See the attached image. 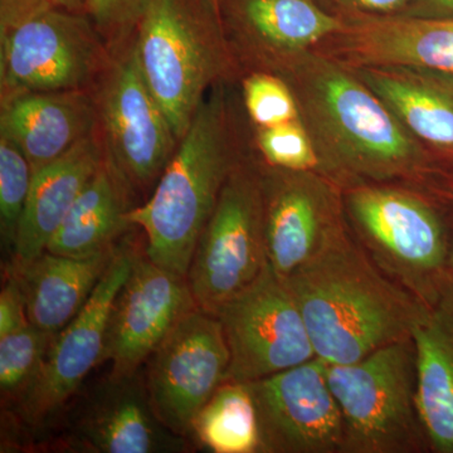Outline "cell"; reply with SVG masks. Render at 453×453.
Listing matches in <instances>:
<instances>
[{
	"mask_svg": "<svg viewBox=\"0 0 453 453\" xmlns=\"http://www.w3.org/2000/svg\"><path fill=\"white\" fill-rule=\"evenodd\" d=\"M296 101L319 173L344 188L422 183L440 160L414 139L348 65L303 50L273 65Z\"/></svg>",
	"mask_w": 453,
	"mask_h": 453,
	"instance_id": "1",
	"label": "cell"
},
{
	"mask_svg": "<svg viewBox=\"0 0 453 453\" xmlns=\"http://www.w3.org/2000/svg\"><path fill=\"white\" fill-rule=\"evenodd\" d=\"M283 281L327 365H350L412 336L432 311L380 271L350 228Z\"/></svg>",
	"mask_w": 453,
	"mask_h": 453,
	"instance_id": "2",
	"label": "cell"
},
{
	"mask_svg": "<svg viewBox=\"0 0 453 453\" xmlns=\"http://www.w3.org/2000/svg\"><path fill=\"white\" fill-rule=\"evenodd\" d=\"M226 83L208 92L153 193L127 214L145 234V255L187 276L226 179L242 159V140Z\"/></svg>",
	"mask_w": 453,
	"mask_h": 453,
	"instance_id": "3",
	"label": "cell"
},
{
	"mask_svg": "<svg viewBox=\"0 0 453 453\" xmlns=\"http://www.w3.org/2000/svg\"><path fill=\"white\" fill-rule=\"evenodd\" d=\"M133 46L178 140L211 88L240 71L219 13L208 0H149Z\"/></svg>",
	"mask_w": 453,
	"mask_h": 453,
	"instance_id": "4",
	"label": "cell"
},
{
	"mask_svg": "<svg viewBox=\"0 0 453 453\" xmlns=\"http://www.w3.org/2000/svg\"><path fill=\"white\" fill-rule=\"evenodd\" d=\"M351 234L390 280L431 308L449 266L442 219L418 190L363 183L342 189Z\"/></svg>",
	"mask_w": 453,
	"mask_h": 453,
	"instance_id": "5",
	"label": "cell"
},
{
	"mask_svg": "<svg viewBox=\"0 0 453 453\" xmlns=\"http://www.w3.org/2000/svg\"><path fill=\"white\" fill-rule=\"evenodd\" d=\"M345 426V452L421 451L427 442L417 408V362L412 336L350 365H327Z\"/></svg>",
	"mask_w": 453,
	"mask_h": 453,
	"instance_id": "6",
	"label": "cell"
},
{
	"mask_svg": "<svg viewBox=\"0 0 453 453\" xmlns=\"http://www.w3.org/2000/svg\"><path fill=\"white\" fill-rule=\"evenodd\" d=\"M267 265L262 164L246 153L223 184L188 271L196 305L217 315Z\"/></svg>",
	"mask_w": 453,
	"mask_h": 453,
	"instance_id": "7",
	"label": "cell"
},
{
	"mask_svg": "<svg viewBox=\"0 0 453 453\" xmlns=\"http://www.w3.org/2000/svg\"><path fill=\"white\" fill-rule=\"evenodd\" d=\"M2 38V104L35 92L94 91L112 55L88 14L57 7Z\"/></svg>",
	"mask_w": 453,
	"mask_h": 453,
	"instance_id": "8",
	"label": "cell"
},
{
	"mask_svg": "<svg viewBox=\"0 0 453 453\" xmlns=\"http://www.w3.org/2000/svg\"><path fill=\"white\" fill-rule=\"evenodd\" d=\"M107 154L134 193L154 189L179 140L146 85L133 43L112 56L94 88Z\"/></svg>",
	"mask_w": 453,
	"mask_h": 453,
	"instance_id": "9",
	"label": "cell"
},
{
	"mask_svg": "<svg viewBox=\"0 0 453 453\" xmlns=\"http://www.w3.org/2000/svg\"><path fill=\"white\" fill-rule=\"evenodd\" d=\"M217 316L231 354L228 380H264L318 357L296 301L268 265Z\"/></svg>",
	"mask_w": 453,
	"mask_h": 453,
	"instance_id": "10",
	"label": "cell"
},
{
	"mask_svg": "<svg viewBox=\"0 0 453 453\" xmlns=\"http://www.w3.org/2000/svg\"><path fill=\"white\" fill-rule=\"evenodd\" d=\"M146 365L144 384L154 413L173 434L190 437L196 414L228 380L231 354L219 316L193 310Z\"/></svg>",
	"mask_w": 453,
	"mask_h": 453,
	"instance_id": "11",
	"label": "cell"
},
{
	"mask_svg": "<svg viewBox=\"0 0 453 453\" xmlns=\"http://www.w3.org/2000/svg\"><path fill=\"white\" fill-rule=\"evenodd\" d=\"M262 187L268 266L282 280L349 228L342 188L321 173L262 163Z\"/></svg>",
	"mask_w": 453,
	"mask_h": 453,
	"instance_id": "12",
	"label": "cell"
},
{
	"mask_svg": "<svg viewBox=\"0 0 453 453\" xmlns=\"http://www.w3.org/2000/svg\"><path fill=\"white\" fill-rule=\"evenodd\" d=\"M140 253L129 242L118 244L111 265L79 315L53 336L37 377L18 412L31 426H43L76 395L83 381L104 362L107 326L113 303Z\"/></svg>",
	"mask_w": 453,
	"mask_h": 453,
	"instance_id": "13",
	"label": "cell"
},
{
	"mask_svg": "<svg viewBox=\"0 0 453 453\" xmlns=\"http://www.w3.org/2000/svg\"><path fill=\"white\" fill-rule=\"evenodd\" d=\"M257 408L262 451L345 452L342 411L326 377V362L315 357L249 381Z\"/></svg>",
	"mask_w": 453,
	"mask_h": 453,
	"instance_id": "14",
	"label": "cell"
},
{
	"mask_svg": "<svg viewBox=\"0 0 453 453\" xmlns=\"http://www.w3.org/2000/svg\"><path fill=\"white\" fill-rule=\"evenodd\" d=\"M198 308L188 277L154 264L140 252L113 303L107 326L104 362L110 378L138 372L163 340Z\"/></svg>",
	"mask_w": 453,
	"mask_h": 453,
	"instance_id": "15",
	"label": "cell"
},
{
	"mask_svg": "<svg viewBox=\"0 0 453 453\" xmlns=\"http://www.w3.org/2000/svg\"><path fill=\"white\" fill-rule=\"evenodd\" d=\"M219 18L232 53L246 73H268L344 26L342 18L315 0H219Z\"/></svg>",
	"mask_w": 453,
	"mask_h": 453,
	"instance_id": "16",
	"label": "cell"
},
{
	"mask_svg": "<svg viewBox=\"0 0 453 453\" xmlns=\"http://www.w3.org/2000/svg\"><path fill=\"white\" fill-rule=\"evenodd\" d=\"M311 50L348 67L407 65L453 73V19L408 16L344 18Z\"/></svg>",
	"mask_w": 453,
	"mask_h": 453,
	"instance_id": "17",
	"label": "cell"
},
{
	"mask_svg": "<svg viewBox=\"0 0 453 453\" xmlns=\"http://www.w3.org/2000/svg\"><path fill=\"white\" fill-rule=\"evenodd\" d=\"M350 68L429 153L453 162V73L407 65Z\"/></svg>",
	"mask_w": 453,
	"mask_h": 453,
	"instance_id": "18",
	"label": "cell"
},
{
	"mask_svg": "<svg viewBox=\"0 0 453 453\" xmlns=\"http://www.w3.org/2000/svg\"><path fill=\"white\" fill-rule=\"evenodd\" d=\"M98 127L94 91L35 92L2 104L0 134L22 149L33 174Z\"/></svg>",
	"mask_w": 453,
	"mask_h": 453,
	"instance_id": "19",
	"label": "cell"
},
{
	"mask_svg": "<svg viewBox=\"0 0 453 453\" xmlns=\"http://www.w3.org/2000/svg\"><path fill=\"white\" fill-rule=\"evenodd\" d=\"M107 155L100 127L55 162L33 174L18 228L13 266H22L47 250L73 203Z\"/></svg>",
	"mask_w": 453,
	"mask_h": 453,
	"instance_id": "20",
	"label": "cell"
},
{
	"mask_svg": "<svg viewBox=\"0 0 453 453\" xmlns=\"http://www.w3.org/2000/svg\"><path fill=\"white\" fill-rule=\"evenodd\" d=\"M138 372L122 380L110 378L89 404L76 428L82 451L97 453H157L181 451L183 437L157 418Z\"/></svg>",
	"mask_w": 453,
	"mask_h": 453,
	"instance_id": "21",
	"label": "cell"
},
{
	"mask_svg": "<svg viewBox=\"0 0 453 453\" xmlns=\"http://www.w3.org/2000/svg\"><path fill=\"white\" fill-rule=\"evenodd\" d=\"M118 246L88 258L44 251L22 266H13L33 326L56 335L79 315L105 275Z\"/></svg>",
	"mask_w": 453,
	"mask_h": 453,
	"instance_id": "22",
	"label": "cell"
},
{
	"mask_svg": "<svg viewBox=\"0 0 453 453\" xmlns=\"http://www.w3.org/2000/svg\"><path fill=\"white\" fill-rule=\"evenodd\" d=\"M130 184L107 154L88 183L80 193L47 252L65 257L88 258L118 246L130 226Z\"/></svg>",
	"mask_w": 453,
	"mask_h": 453,
	"instance_id": "23",
	"label": "cell"
},
{
	"mask_svg": "<svg viewBox=\"0 0 453 453\" xmlns=\"http://www.w3.org/2000/svg\"><path fill=\"white\" fill-rule=\"evenodd\" d=\"M417 362L416 401L428 446L453 453V325L440 312L412 332Z\"/></svg>",
	"mask_w": 453,
	"mask_h": 453,
	"instance_id": "24",
	"label": "cell"
},
{
	"mask_svg": "<svg viewBox=\"0 0 453 453\" xmlns=\"http://www.w3.org/2000/svg\"><path fill=\"white\" fill-rule=\"evenodd\" d=\"M190 437L214 453L262 451L257 408L246 381L226 380L196 414Z\"/></svg>",
	"mask_w": 453,
	"mask_h": 453,
	"instance_id": "25",
	"label": "cell"
},
{
	"mask_svg": "<svg viewBox=\"0 0 453 453\" xmlns=\"http://www.w3.org/2000/svg\"><path fill=\"white\" fill-rule=\"evenodd\" d=\"M53 336L28 325L0 338V390L3 398L19 401L37 377Z\"/></svg>",
	"mask_w": 453,
	"mask_h": 453,
	"instance_id": "26",
	"label": "cell"
},
{
	"mask_svg": "<svg viewBox=\"0 0 453 453\" xmlns=\"http://www.w3.org/2000/svg\"><path fill=\"white\" fill-rule=\"evenodd\" d=\"M32 179V166L22 149L0 134V229L3 243L12 252Z\"/></svg>",
	"mask_w": 453,
	"mask_h": 453,
	"instance_id": "27",
	"label": "cell"
},
{
	"mask_svg": "<svg viewBox=\"0 0 453 453\" xmlns=\"http://www.w3.org/2000/svg\"><path fill=\"white\" fill-rule=\"evenodd\" d=\"M242 95L247 115L256 127H275L299 119L291 88L275 73H247L242 81Z\"/></svg>",
	"mask_w": 453,
	"mask_h": 453,
	"instance_id": "28",
	"label": "cell"
},
{
	"mask_svg": "<svg viewBox=\"0 0 453 453\" xmlns=\"http://www.w3.org/2000/svg\"><path fill=\"white\" fill-rule=\"evenodd\" d=\"M255 142L267 165L319 172L314 145L300 119L275 127H256Z\"/></svg>",
	"mask_w": 453,
	"mask_h": 453,
	"instance_id": "29",
	"label": "cell"
},
{
	"mask_svg": "<svg viewBox=\"0 0 453 453\" xmlns=\"http://www.w3.org/2000/svg\"><path fill=\"white\" fill-rule=\"evenodd\" d=\"M149 0H86V14L111 55L133 43Z\"/></svg>",
	"mask_w": 453,
	"mask_h": 453,
	"instance_id": "30",
	"label": "cell"
},
{
	"mask_svg": "<svg viewBox=\"0 0 453 453\" xmlns=\"http://www.w3.org/2000/svg\"><path fill=\"white\" fill-rule=\"evenodd\" d=\"M31 325L22 285L9 268L7 280L0 294V338L19 332Z\"/></svg>",
	"mask_w": 453,
	"mask_h": 453,
	"instance_id": "31",
	"label": "cell"
},
{
	"mask_svg": "<svg viewBox=\"0 0 453 453\" xmlns=\"http://www.w3.org/2000/svg\"><path fill=\"white\" fill-rule=\"evenodd\" d=\"M332 14L344 18L398 16L413 0H315Z\"/></svg>",
	"mask_w": 453,
	"mask_h": 453,
	"instance_id": "32",
	"label": "cell"
},
{
	"mask_svg": "<svg viewBox=\"0 0 453 453\" xmlns=\"http://www.w3.org/2000/svg\"><path fill=\"white\" fill-rule=\"evenodd\" d=\"M55 7L50 0H0V33Z\"/></svg>",
	"mask_w": 453,
	"mask_h": 453,
	"instance_id": "33",
	"label": "cell"
},
{
	"mask_svg": "<svg viewBox=\"0 0 453 453\" xmlns=\"http://www.w3.org/2000/svg\"><path fill=\"white\" fill-rule=\"evenodd\" d=\"M398 16L453 19V0H413Z\"/></svg>",
	"mask_w": 453,
	"mask_h": 453,
	"instance_id": "34",
	"label": "cell"
},
{
	"mask_svg": "<svg viewBox=\"0 0 453 453\" xmlns=\"http://www.w3.org/2000/svg\"><path fill=\"white\" fill-rule=\"evenodd\" d=\"M55 7L77 14H86V0H50Z\"/></svg>",
	"mask_w": 453,
	"mask_h": 453,
	"instance_id": "35",
	"label": "cell"
},
{
	"mask_svg": "<svg viewBox=\"0 0 453 453\" xmlns=\"http://www.w3.org/2000/svg\"><path fill=\"white\" fill-rule=\"evenodd\" d=\"M208 2L211 3V7L216 9L217 12L219 13V0H208Z\"/></svg>",
	"mask_w": 453,
	"mask_h": 453,
	"instance_id": "36",
	"label": "cell"
},
{
	"mask_svg": "<svg viewBox=\"0 0 453 453\" xmlns=\"http://www.w3.org/2000/svg\"><path fill=\"white\" fill-rule=\"evenodd\" d=\"M449 266H451L452 277H453V253H452V257L449 258Z\"/></svg>",
	"mask_w": 453,
	"mask_h": 453,
	"instance_id": "37",
	"label": "cell"
}]
</instances>
